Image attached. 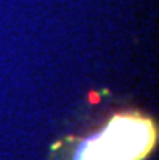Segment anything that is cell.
I'll return each mask as SVG.
<instances>
[{"mask_svg":"<svg viewBox=\"0 0 159 160\" xmlns=\"http://www.w3.org/2000/svg\"><path fill=\"white\" fill-rule=\"evenodd\" d=\"M156 141L151 118L136 112L117 113L99 133L75 141L70 160H145Z\"/></svg>","mask_w":159,"mask_h":160,"instance_id":"1","label":"cell"}]
</instances>
